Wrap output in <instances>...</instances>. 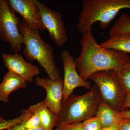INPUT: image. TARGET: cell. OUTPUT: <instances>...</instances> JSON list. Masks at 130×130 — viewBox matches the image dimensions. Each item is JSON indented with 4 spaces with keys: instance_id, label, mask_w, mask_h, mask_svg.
<instances>
[{
    "instance_id": "obj_28",
    "label": "cell",
    "mask_w": 130,
    "mask_h": 130,
    "mask_svg": "<svg viewBox=\"0 0 130 130\" xmlns=\"http://www.w3.org/2000/svg\"><path fill=\"white\" fill-rule=\"evenodd\" d=\"M6 120L0 115V123L4 122V121H6Z\"/></svg>"
},
{
    "instance_id": "obj_21",
    "label": "cell",
    "mask_w": 130,
    "mask_h": 130,
    "mask_svg": "<svg viewBox=\"0 0 130 130\" xmlns=\"http://www.w3.org/2000/svg\"><path fill=\"white\" fill-rule=\"evenodd\" d=\"M55 130H84L82 123L61 124L57 125Z\"/></svg>"
},
{
    "instance_id": "obj_13",
    "label": "cell",
    "mask_w": 130,
    "mask_h": 130,
    "mask_svg": "<svg viewBox=\"0 0 130 130\" xmlns=\"http://www.w3.org/2000/svg\"><path fill=\"white\" fill-rule=\"evenodd\" d=\"M95 116L100 119L103 129L120 123L124 118L121 112L113 109L102 100Z\"/></svg>"
},
{
    "instance_id": "obj_9",
    "label": "cell",
    "mask_w": 130,
    "mask_h": 130,
    "mask_svg": "<svg viewBox=\"0 0 130 130\" xmlns=\"http://www.w3.org/2000/svg\"><path fill=\"white\" fill-rule=\"evenodd\" d=\"M35 84L41 86L46 92L43 102L53 113L58 116L61 108L63 97V80H53L49 78L37 77Z\"/></svg>"
},
{
    "instance_id": "obj_18",
    "label": "cell",
    "mask_w": 130,
    "mask_h": 130,
    "mask_svg": "<svg viewBox=\"0 0 130 130\" xmlns=\"http://www.w3.org/2000/svg\"><path fill=\"white\" fill-rule=\"evenodd\" d=\"M32 110L30 107L26 110H21V115L18 118L9 120H6L0 123V130L7 129L16 125L23 123L29 115L32 113Z\"/></svg>"
},
{
    "instance_id": "obj_6",
    "label": "cell",
    "mask_w": 130,
    "mask_h": 130,
    "mask_svg": "<svg viewBox=\"0 0 130 130\" xmlns=\"http://www.w3.org/2000/svg\"><path fill=\"white\" fill-rule=\"evenodd\" d=\"M15 13L7 0H0V40L10 44L11 52L19 53L23 44L18 27L20 20Z\"/></svg>"
},
{
    "instance_id": "obj_22",
    "label": "cell",
    "mask_w": 130,
    "mask_h": 130,
    "mask_svg": "<svg viewBox=\"0 0 130 130\" xmlns=\"http://www.w3.org/2000/svg\"><path fill=\"white\" fill-rule=\"evenodd\" d=\"M32 109V108H31ZM32 113H33V111H32V113L29 115V116L26 118L25 120L24 121L21 123V124H19L16 125L11 127L7 129V130H26V128L25 127V124L26 123V121L28 120V119L32 115Z\"/></svg>"
},
{
    "instance_id": "obj_16",
    "label": "cell",
    "mask_w": 130,
    "mask_h": 130,
    "mask_svg": "<svg viewBox=\"0 0 130 130\" xmlns=\"http://www.w3.org/2000/svg\"><path fill=\"white\" fill-rule=\"evenodd\" d=\"M130 32V16L123 13L119 16L109 30V36Z\"/></svg>"
},
{
    "instance_id": "obj_17",
    "label": "cell",
    "mask_w": 130,
    "mask_h": 130,
    "mask_svg": "<svg viewBox=\"0 0 130 130\" xmlns=\"http://www.w3.org/2000/svg\"><path fill=\"white\" fill-rule=\"evenodd\" d=\"M121 86L127 95L130 94V62L115 70Z\"/></svg>"
},
{
    "instance_id": "obj_4",
    "label": "cell",
    "mask_w": 130,
    "mask_h": 130,
    "mask_svg": "<svg viewBox=\"0 0 130 130\" xmlns=\"http://www.w3.org/2000/svg\"><path fill=\"white\" fill-rule=\"evenodd\" d=\"M102 101L99 89L95 83L84 94H72L65 102H62L60 112L57 116L56 125L64 123H79L94 116Z\"/></svg>"
},
{
    "instance_id": "obj_15",
    "label": "cell",
    "mask_w": 130,
    "mask_h": 130,
    "mask_svg": "<svg viewBox=\"0 0 130 130\" xmlns=\"http://www.w3.org/2000/svg\"><path fill=\"white\" fill-rule=\"evenodd\" d=\"M35 105L40 114L41 126L46 130H53L56 125L57 115L48 109L43 101Z\"/></svg>"
},
{
    "instance_id": "obj_5",
    "label": "cell",
    "mask_w": 130,
    "mask_h": 130,
    "mask_svg": "<svg viewBox=\"0 0 130 130\" xmlns=\"http://www.w3.org/2000/svg\"><path fill=\"white\" fill-rule=\"evenodd\" d=\"M89 79L97 85L102 101L115 111H121L127 94L119 81L115 70L96 73Z\"/></svg>"
},
{
    "instance_id": "obj_11",
    "label": "cell",
    "mask_w": 130,
    "mask_h": 130,
    "mask_svg": "<svg viewBox=\"0 0 130 130\" xmlns=\"http://www.w3.org/2000/svg\"><path fill=\"white\" fill-rule=\"evenodd\" d=\"M11 9L23 18L29 26L44 31L46 28L32 0H7Z\"/></svg>"
},
{
    "instance_id": "obj_2",
    "label": "cell",
    "mask_w": 130,
    "mask_h": 130,
    "mask_svg": "<svg viewBox=\"0 0 130 130\" xmlns=\"http://www.w3.org/2000/svg\"><path fill=\"white\" fill-rule=\"evenodd\" d=\"M18 27L25 46L23 53L26 59L31 62L36 61L50 79H63L55 62L53 48L42 39L39 30L29 26L23 19Z\"/></svg>"
},
{
    "instance_id": "obj_12",
    "label": "cell",
    "mask_w": 130,
    "mask_h": 130,
    "mask_svg": "<svg viewBox=\"0 0 130 130\" xmlns=\"http://www.w3.org/2000/svg\"><path fill=\"white\" fill-rule=\"evenodd\" d=\"M27 86L26 81L23 78L8 71L3 77L0 84V101L7 103L10 94L20 89H24Z\"/></svg>"
},
{
    "instance_id": "obj_14",
    "label": "cell",
    "mask_w": 130,
    "mask_h": 130,
    "mask_svg": "<svg viewBox=\"0 0 130 130\" xmlns=\"http://www.w3.org/2000/svg\"><path fill=\"white\" fill-rule=\"evenodd\" d=\"M100 46L105 48L112 49L130 53V32L109 36Z\"/></svg>"
},
{
    "instance_id": "obj_8",
    "label": "cell",
    "mask_w": 130,
    "mask_h": 130,
    "mask_svg": "<svg viewBox=\"0 0 130 130\" xmlns=\"http://www.w3.org/2000/svg\"><path fill=\"white\" fill-rule=\"evenodd\" d=\"M64 71L63 97L62 102H65L72 94L73 90L77 87H83L90 89V82L83 79L78 72L74 59L67 50H63L61 53Z\"/></svg>"
},
{
    "instance_id": "obj_20",
    "label": "cell",
    "mask_w": 130,
    "mask_h": 130,
    "mask_svg": "<svg viewBox=\"0 0 130 130\" xmlns=\"http://www.w3.org/2000/svg\"><path fill=\"white\" fill-rule=\"evenodd\" d=\"M84 130H102L103 127L100 119L94 116L83 121Z\"/></svg>"
},
{
    "instance_id": "obj_29",
    "label": "cell",
    "mask_w": 130,
    "mask_h": 130,
    "mask_svg": "<svg viewBox=\"0 0 130 130\" xmlns=\"http://www.w3.org/2000/svg\"></svg>"
},
{
    "instance_id": "obj_10",
    "label": "cell",
    "mask_w": 130,
    "mask_h": 130,
    "mask_svg": "<svg viewBox=\"0 0 130 130\" xmlns=\"http://www.w3.org/2000/svg\"><path fill=\"white\" fill-rule=\"evenodd\" d=\"M4 65L8 71L14 73L24 79L26 82L32 83L34 77L40 73L37 66L26 61L20 54H2V55Z\"/></svg>"
},
{
    "instance_id": "obj_7",
    "label": "cell",
    "mask_w": 130,
    "mask_h": 130,
    "mask_svg": "<svg viewBox=\"0 0 130 130\" xmlns=\"http://www.w3.org/2000/svg\"><path fill=\"white\" fill-rule=\"evenodd\" d=\"M32 1L51 40L58 46H63L67 41L68 38L61 13L51 10L44 3L37 0Z\"/></svg>"
},
{
    "instance_id": "obj_26",
    "label": "cell",
    "mask_w": 130,
    "mask_h": 130,
    "mask_svg": "<svg viewBox=\"0 0 130 130\" xmlns=\"http://www.w3.org/2000/svg\"><path fill=\"white\" fill-rule=\"evenodd\" d=\"M120 112L124 118L130 120V110H125Z\"/></svg>"
},
{
    "instance_id": "obj_25",
    "label": "cell",
    "mask_w": 130,
    "mask_h": 130,
    "mask_svg": "<svg viewBox=\"0 0 130 130\" xmlns=\"http://www.w3.org/2000/svg\"><path fill=\"white\" fill-rule=\"evenodd\" d=\"M120 122V123H116L113 125L109 127H107V128H103L102 130H119V129Z\"/></svg>"
},
{
    "instance_id": "obj_24",
    "label": "cell",
    "mask_w": 130,
    "mask_h": 130,
    "mask_svg": "<svg viewBox=\"0 0 130 130\" xmlns=\"http://www.w3.org/2000/svg\"><path fill=\"white\" fill-rule=\"evenodd\" d=\"M130 109V94L127 95L121 111Z\"/></svg>"
},
{
    "instance_id": "obj_3",
    "label": "cell",
    "mask_w": 130,
    "mask_h": 130,
    "mask_svg": "<svg viewBox=\"0 0 130 130\" xmlns=\"http://www.w3.org/2000/svg\"><path fill=\"white\" fill-rule=\"evenodd\" d=\"M124 9H130V0H84L77 25V30L83 34L97 22L102 29H107Z\"/></svg>"
},
{
    "instance_id": "obj_27",
    "label": "cell",
    "mask_w": 130,
    "mask_h": 130,
    "mask_svg": "<svg viewBox=\"0 0 130 130\" xmlns=\"http://www.w3.org/2000/svg\"><path fill=\"white\" fill-rule=\"evenodd\" d=\"M26 130H46L44 128H43L41 126L38 127V128H33V129H26Z\"/></svg>"
},
{
    "instance_id": "obj_19",
    "label": "cell",
    "mask_w": 130,
    "mask_h": 130,
    "mask_svg": "<svg viewBox=\"0 0 130 130\" xmlns=\"http://www.w3.org/2000/svg\"><path fill=\"white\" fill-rule=\"evenodd\" d=\"M30 107L32 108L33 113L25 123V127L26 129H33L41 126L40 114L35 105H31Z\"/></svg>"
},
{
    "instance_id": "obj_23",
    "label": "cell",
    "mask_w": 130,
    "mask_h": 130,
    "mask_svg": "<svg viewBox=\"0 0 130 130\" xmlns=\"http://www.w3.org/2000/svg\"><path fill=\"white\" fill-rule=\"evenodd\" d=\"M120 130H130V120L124 118L120 122Z\"/></svg>"
},
{
    "instance_id": "obj_1",
    "label": "cell",
    "mask_w": 130,
    "mask_h": 130,
    "mask_svg": "<svg viewBox=\"0 0 130 130\" xmlns=\"http://www.w3.org/2000/svg\"><path fill=\"white\" fill-rule=\"evenodd\" d=\"M80 43L81 53L74 62L78 72L85 81L96 73L116 70L130 62V56L127 53L101 47L91 28L82 34Z\"/></svg>"
}]
</instances>
